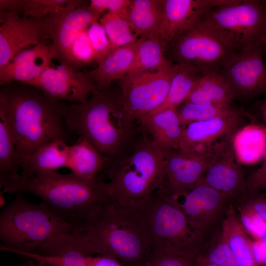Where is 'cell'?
I'll return each mask as SVG.
<instances>
[{"instance_id":"1","label":"cell","mask_w":266,"mask_h":266,"mask_svg":"<svg viewBox=\"0 0 266 266\" xmlns=\"http://www.w3.org/2000/svg\"><path fill=\"white\" fill-rule=\"evenodd\" d=\"M66 129L115 161L126 155L143 134L124 109L120 94L96 89L81 103L60 102Z\"/></svg>"},{"instance_id":"2","label":"cell","mask_w":266,"mask_h":266,"mask_svg":"<svg viewBox=\"0 0 266 266\" xmlns=\"http://www.w3.org/2000/svg\"><path fill=\"white\" fill-rule=\"evenodd\" d=\"M0 186L4 193L38 197L79 231L84 230L92 214L111 198L102 182L88 183L71 172L55 171L27 178L16 173L0 181Z\"/></svg>"},{"instance_id":"3","label":"cell","mask_w":266,"mask_h":266,"mask_svg":"<svg viewBox=\"0 0 266 266\" xmlns=\"http://www.w3.org/2000/svg\"><path fill=\"white\" fill-rule=\"evenodd\" d=\"M60 104V101L28 84L0 85V109L11 126L17 157L30 154L54 140H66L67 129Z\"/></svg>"},{"instance_id":"4","label":"cell","mask_w":266,"mask_h":266,"mask_svg":"<svg viewBox=\"0 0 266 266\" xmlns=\"http://www.w3.org/2000/svg\"><path fill=\"white\" fill-rule=\"evenodd\" d=\"M84 231L97 255L111 256L126 266H140L151 251L139 209L112 198L92 214Z\"/></svg>"},{"instance_id":"5","label":"cell","mask_w":266,"mask_h":266,"mask_svg":"<svg viewBox=\"0 0 266 266\" xmlns=\"http://www.w3.org/2000/svg\"><path fill=\"white\" fill-rule=\"evenodd\" d=\"M145 133L126 155L111 162L99 179L113 200L135 208L158 188L163 171L164 152Z\"/></svg>"},{"instance_id":"6","label":"cell","mask_w":266,"mask_h":266,"mask_svg":"<svg viewBox=\"0 0 266 266\" xmlns=\"http://www.w3.org/2000/svg\"><path fill=\"white\" fill-rule=\"evenodd\" d=\"M22 194H15V199L0 212V250L34 253L51 239L79 231L43 202L33 203Z\"/></svg>"},{"instance_id":"7","label":"cell","mask_w":266,"mask_h":266,"mask_svg":"<svg viewBox=\"0 0 266 266\" xmlns=\"http://www.w3.org/2000/svg\"><path fill=\"white\" fill-rule=\"evenodd\" d=\"M140 210L150 252L172 254L196 260L210 239L193 229L173 201L154 192Z\"/></svg>"},{"instance_id":"8","label":"cell","mask_w":266,"mask_h":266,"mask_svg":"<svg viewBox=\"0 0 266 266\" xmlns=\"http://www.w3.org/2000/svg\"><path fill=\"white\" fill-rule=\"evenodd\" d=\"M199 23L231 40L240 50L265 33L266 2L229 0L202 15Z\"/></svg>"},{"instance_id":"9","label":"cell","mask_w":266,"mask_h":266,"mask_svg":"<svg viewBox=\"0 0 266 266\" xmlns=\"http://www.w3.org/2000/svg\"><path fill=\"white\" fill-rule=\"evenodd\" d=\"M241 50L231 40L197 21L167 46L169 60L192 66L203 73L220 70L229 58Z\"/></svg>"},{"instance_id":"10","label":"cell","mask_w":266,"mask_h":266,"mask_svg":"<svg viewBox=\"0 0 266 266\" xmlns=\"http://www.w3.org/2000/svg\"><path fill=\"white\" fill-rule=\"evenodd\" d=\"M175 65L154 72L129 73L118 80L124 110L134 121H138L158 107L166 99Z\"/></svg>"},{"instance_id":"11","label":"cell","mask_w":266,"mask_h":266,"mask_svg":"<svg viewBox=\"0 0 266 266\" xmlns=\"http://www.w3.org/2000/svg\"><path fill=\"white\" fill-rule=\"evenodd\" d=\"M183 211L190 226L210 239L233 205L225 195L200 181L192 189L175 195H164Z\"/></svg>"},{"instance_id":"12","label":"cell","mask_w":266,"mask_h":266,"mask_svg":"<svg viewBox=\"0 0 266 266\" xmlns=\"http://www.w3.org/2000/svg\"><path fill=\"white\" fill-rule=\"evenodd\" d=\"M266 50L262 39L231 55L220 69L233 98H248L266 93Z\"/></svg>"},{"instance_id":"13","label":"cell","mask_w":266,"mask_h":266,"mask_svg":"<svg viewBox=\"0 0 266 266\" xmlns=\"http://www.w3.org/2000/svg\"><path fill=\"white\" fill-rule=\"evenodd\" d=\"M48 18L25 17L18 11H0V69L25 48L45 43L49 38Z\"/></svg>"},{"instance_id":"14","label":"cell","mask_w":266,"mask_h":266,"mask_svg":"<svg viewBox=\"0 0 266 266\" xmlns=\"http://www.w3.org/2000/svg\"><path fill=\"white\" fill-rule=\"evenodd\" d=\"M100 17L91 9L89 4L78 0H73L64 10L48 17L49 38L54 59L72 66L70 50L74 40Z\"/></svg>"},{"instance_id":"15","label":"cell","mask_w":266,"mask_h":266,"mask_svg":"<svg viewBox=\"0 0 266 266\" xmlns=\"http://www.w3.org/2000/svg\"><path fill=\"white\" fill-rule=\"evenodd\" d=\"M209 163V156L180 148L164 152L162 177L155 191L165 195L184 193L201 180Z\"/></svg>"},{"instance_id":"16","label":"cell","mask_w":266,"mask_h":266,"mask_svg":"<svg viewBox=\"0 0 266 266\" xmlns=\"http://www.w3.org/2000/svg\"><path fill=\"white\" fill-rule=\"evenodd\" d=\"M28 84L54 100L71 103L85 101L97 89L86 72L66 64L48 67L37 79Z\"/></svg>"},{"instance_id":"17","label":"cell","mask_w":266,"mask_h":266,"mask_svg":"<svg viewBox=\"0 0 266 266\" xmlns=\"http://www.w3.org/2000/svg\"><path fill=\"white\" fill-rule=\"evenodd\" d=\"M200 182L227 196L233 206L248 194L242 168L233 150L226 143L213 148Z\"/></svg>"},{"instance_id":"18","label":"cell","mask_w":266,"mask_h":266,"mask_svg":"<svg viewBox=\"0 0 266 266\" xmlns=\"http://www.w3.org/2000/svg\"><path fill=\"white\" fill-rule=\"evenodd\" d=\"M46 266H86L87 256L96 252L84 231H76L56 236L40 246L34 253H15Z\"/></svg>"},{"instance_id":"19","label":"cell","mask_w":266,"mask_h":266,"mask_svg":"<svg viewBox=\"0 0 266 266\" xmlns=\"http://www.w3.org/2000/svg\"><path fill=\"white\" fill-rule=\"evenodd\" d=\"M229 0H161L162 16L158 33L168 45L204 14Z\"/></svg>"},{"instance_id":"20","label":"cell","mask_w":266,"mask_h":266,"mask_svg":"<svg viewBox=\"0 0 266 266\" xmlns=\"http://www.w3.org/2000/svg\"><path fill=\"white\" fill-rule=\"evenodd\" d=\"M240 120V113L191 123L184 127L179 148L206 155L209 153L206 146L223 136L232 135Z\"/></svg>"},{"instance_id":"21","label":"cell","mask_w":266,"mask_h":266,"mask_svg":"<svg viewBox=\"0 0 266 266\" xmlns=\"http://www.w3.org/2000/svg\"><path fill=\"white\" fill-rule=\"evenodd\" d=\"M53 59L50 45L45 43L23 50L0 69V85L15 82L29 84L50 66Z\"/></svg>"},{"instance_id":"22","label":"cell","mask_w":266,"mask_h":266,"mask_svg":"<svg viewBox=\"0 0 266 266\" xmlns=\"http://www.w3.org/2000/svg\"><path fill=\"white\" fill-rule=\"evenodd\" d=\"M141 41L133 42L111 50L95 69L86 71L97 89L107 90L112 82L119 80L130 71Z\"/></svg>"},{"instance_id":"23","label":"cell","mask_w":266,"mask_h":266,"mask_svg":"<svg viewBox=\"0 0 266 266\" xmlns=\"http://www.w3.org/2000/svg\"><path fill=\"white\" fill-rule=\"evenodd\" d=\"M68 146L66 140L57 139L48 142L33 152L17 157V166L23 177L56 171L66 166Z\"/></svg>"},{"instance_id":"24","label":"cell","mask_w":266,"mask_h":266,"mask_svg":"<svg viewBox=\"0 0 266 266\" xmlns=\"http://www.w3.org/2000/svg\"><path fill=\"white\" fill-rule=\"evenodd\" d=\"M111 162L89 142L79 137L74 144L68 146L66 167L81 180L96 183Z\"/></svg>"},{"instance_id":"25","label":"cell","mask_w":266,"mask_h":266,"mask_svg":"<svg viewBox=\"0 0 266 266\" xmlns=\"http://www.w3.org/2000/svg\"><path fill=\"white\" fill-rule=\"evenodd\" d=\"M139 122L154 144L164 152L179 148L184 127L176 108L147 115Z\"/></svg>"},{"instance_id":"26","label":"cell","mask_w":266,"mask_h":266,"mask_svg":"<svg viewBox=\"0 0 266 266\" xmlns=\"http://www.w3.org/2000/svg\"><path fill=\"white\" fill-rule=\"evenodd\" d=\"M220 230L230 247L236 266H259L254 255L253 242L233 206L227 210Z\"/></svg>"},{"instance_id":"27","label":"cell","mask_w":266,"mask_h":266,"mask_svg":"<svg viewBox=\"0 0 266 266\" xmlns=\"http://www.w3.org/2000/svg\"><path fill=\"white\" fill-rule=\"evenodd\" d=\"M234 100L220 70L204 72L184 102L204 105H231Z\"/></svg>"},{"instance_id":"28","label":"cell","mask_w":266,"mask_h":266,"mask_svg":"<svg viewBox=\"0 0 266 266\" xmlns=\"http://www.w3.org/2000/svg\"><path fill=\"white\" fill-rule=\"evenodd\" d=\"M140 37L141 41L129 73L158 71L172 66L165 56L167 44L158 33Z\"/></svg>"},{"instance_id":"29","label":"cell","mask_w":266,"mask_h":266,"mask_svg":"<svg viewBox=\"0 0 266 266\" xmlns=\"http://www.w3.org/2000/svg\"><path fill=\"white\" fill-rule=\"evenodd\" d=\"M162 16L161 0H131L125 19L137 36L158 33Z\"/></svg>"},{"instance_id":"30","label":"cell","mask_w":266,"mask_h":266,"mask_svg":"<svg viewBox=\"0 0 266 266\" xmlns=\"http://www.w3.org/2000/svg\"><path fill=\"white\" fill-rule=\"evenodd\" d=\"M174 65V72L166 99L147 115L176 108L186 100L203 75L201 71L192 66L184 64Z\"/></svg>"},{"instance_id":"31","label":"cell","mask_w":266,"mask_h":266,"mask_svg":"<svg viewBox=\"0 0 266 266\" xmlns=\"http://www.w3.org/2000/svg\"><path fill=\"white\" fill-rule=\"evenodd\" d=\"M266 146V130L251 125L239 131L235 136V154L242 162L253 163L264 157Z\"/></svg>"},{"instance_id":"32","label":"cell","mask_w":266,"mask_h":266,"mask_svg":"<svg viewBox=\"0 0 266 266\" xmlns=\"http://www.w3.org/2000/svg\"><path fill=\"white\" fill-rule=\"evenodd\" d=\"M18 168L14 135L5 113L0 109V181L18 173Z\"/></svg>"},{"instance_id":"33","label":"cell","mask_w":266,"mask_h":266,"mask_svg":"<svg viewBox=\"0 0 266 266\" xmlns=\"http://www.w3.org/2000/svg\"><path fill=\"white\" fill-rule=\"evenodd\" d=\"M176 111L184 127L194 122L240 113L231 105H204L186 102L179 105Z\"/></svg>"},{"instance_id":"34","label":"cell","mask_w":266,"mask_h":266,"mask_svg":"<svg viewBox=\"0 0 266 266\" xmlns=\"http://www.w3.org/2000/svg\"><path fill=\"white\" fill-rule=\"evenodd\" d=\"M99 21L108 36L111 50L129 44L138 38L126 19L118 13L106 12Z\"/></svg>"},{"instance_id":"35","label":"cell","mask_w":266,"mask_h":266,"mask_svg":"<svg viewBox=\"0 0 266 266\" xmlns=\"http://www.w3.org/2000/svg\"><path fill=\"white\" fill-rule=\"evenodd\" d=\"M73 0H16V9L25 17L45 18L68 7Z\"/></svg>"},{"instance_id":"36","label":"cell","mask_w":266,"mask_h":266,"mask_svg":"<svg viewBox=\"0 0 266 266\" xmlns=\"http://www.w3.org/2000/svg\"><path fill=\"white\" fill-rule=\"evenodd\" d=\"M201 255L208 262L217 266H236L230 247L220 227L212 235Z\"/></svg>"},{"instance_id":"37","label":"cell","mask_w":266,"mask_h":266,"mask_svg":"<svg viewBox=\"0 0 266 266\" xmlns=\"http://www.w3.org/2000/svg\"><path fill=\"white\" fill-rule=\"evenodd\" d=\"M70 56L72 66L78 69L83 66L96 62L95 53L87 29L80 33L74 40L70 48Z\"/></svg>"},{"instance_id":"38","label":"cell","mask_w":266,"mask_h":266,"mask_svg":"<svg viewBox=\"0 0 266 266\" xmlns=\"http://www.w3.org/2000/svg\"><path fill=\"white\" fill-rule=\"evenodd\" d=\"M87 33L96 55V63H100L111 50L106 33L99 21L93 22L87 29Z\"/></svg>"},{"instance_id":"39","label":"cell","mask_w":266,"mask_h":266,"mask_svg":"<svg viewBox=\"0 0 266 266\" xmlns=\"http://www.w3.org/2000/svg\"><path fill=\"white\" fill-rule=\"evenodd\" d=\"M140 266H199L196 260L172 254L150 252Z\"/></svg>"},{"instance_id":"40","label":"cell","mask_w":266,"mask_h":266,"mask_svg":"<svg viewBox=\"0 0 266 266\" xmlns=\"http://www.w3.org/2000/svg\"><path fill=\"white\" fill-rule=\"evenodd\" d=\"M238 212L251 213L257 215L266 224V195L256 196L254 193H248L234 206Z\"/></svg>"},{"instance_id":"41","label":"cell","mask_w":266,"mask_h":266,"mask_svg":"<svg viewBox=\"0 0 266 266\" xmlns=\"http://www.w3.org/2000/svg\"><path fill=\"white\" fill-rule=\"evenodd\" d=\"M131 0H91L89 1L91 9L97 14L107 12L118 13L125 18Z\"/></svg>"},{"instance_id":"42","label":"cell","mask_w":266,"mask_h":266,"mask_svg":"<svg viewBox=\"0 0 266 266\" xmlns=\"http://www.w3.org/2000/svg\"><path fill=\"white\" fill-rule=\"evenodd\" d=\"M265 183H266V146L262 165L246 179L248 193L257 192Z\"/></svg>"},{"instance_id":"43","label":"cell","mask_w":266,"mask_h":266,"mask_svg":"<svg viewBox=\"0 0 266 266\" xmlns=\"http://www.w3.org/2000/svg\"><path fill=\"white\" fill-rule=\"evenodd\" d=\"M87 256L86 266H125L115 258L107 255Z\"/></svg>"},{"instance_id":"44","label":"cell","mask_w":266,"mask_h":266,"mask_svg":"<svg viewBox=\"0 0 266 266\" xmlns=\"http://www.w3.org/2000/svg\"><path fill=\"white\" fill-rule=\"evenodd\" d=\"M253 252L257 262L266 264V242L259 239L253 242Z\"/></svg>"},{"instance_id":"45","label":"cell","mask_w":266,"mask_h":266,"mask_svg":"<svg viewBox=\"0 0 266 266\" xmlns=\"http://www.w3.org/2000/svg\"><path fill=\"white\" fill-rule=\"evenodd\" d=\"M196 261L199 266H217L208 262L204 259L202 255L199 256L196 259Z\"/></svg>"},{"instance_id":"46","label":"cell","mask_w":266,"mask_h":266,"mask_svg":"<svg viewBox=\"0 0 266 266\" xmlns=\"http://www.w3.org/2000/svg\"><path fill=\"white\" fill-rule=\"evenodd\" d=\"M7 204H6L5 198L3 195V192H0V206L2 208L4 207Z\"/></svg>"},{"instance_id":"47","label":"cell","mask_w":266,"mask_h":266,"mask_svg":"<svg viewBox=\"0 0 266 266\" xmlns=\"http://www.w3.org/2000/svg\"><path fill=\"white\" fill-rule=\"evenodd\" d=\"M262 40L266 50V33H265L262 37Z\"/></svg>"},{"instance_id":"48","label":"cell","mask_w":266,"mask_h":266,"mask_svg":"<svg viewBox=\"0 0 266 266\" xmlns=\"http://www.w3.org/2000/svg\"><path fill=\"white\" fill-rule=\"evenodd\" d=\"M37 263V266H46V264L45 262L43 261H38Z\"/></svg>"},{"instance_id":"49","label":"cell","mask_w":266,"mask_h":266,"mask_svg":"<svg viewBox=\"0 0 266 266\" xmlns=\"http://www.w3.org/2000/svg\"><path fill=\"white\" fill-rule=\"evenodd\" d=\"M260 190H265L266 191V183H265L264 184H263L259 189V190L257 191H259Z\"/></svg>"},{"instance_id":"50","label":"cell","mask_w":266,"mask_h":266,"mask_svg":"<svg viewBox=\"0 0 266 266\" xmlns=\"http://www.w3.org/2000/svg\"><path fill=\"white\" fill-rule=\"evenodd\" d=\"M265 1H266V0H265ZM265 32L266 33V25H265Z\"/></svg>"},{"instance_id":"51","label":"cell","mask_w":266,"mask_h":266,"mask_svg":"<svg viewBox=\"0 0 266 266\" xmlns=\"http://www.w3.org/2000/svg\"></svg>"}]
</instances>
